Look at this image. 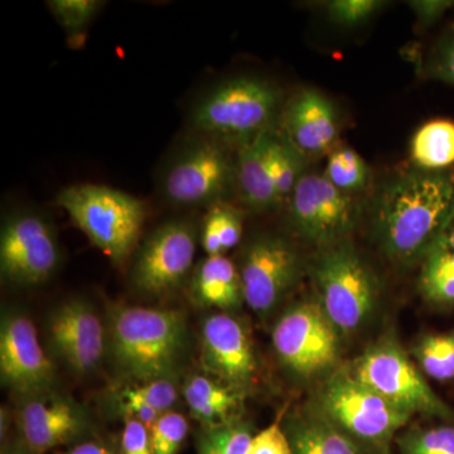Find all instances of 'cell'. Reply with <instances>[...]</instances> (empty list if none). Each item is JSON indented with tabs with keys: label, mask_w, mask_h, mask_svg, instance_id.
<instances>
[{
	"label": "cell",
	"mask_w": 454,
	"mask_h": 454,
	"mask_svg": "<svg viewBox=\"0 0 454 454\" xmlns=\"http://www.w3.org/2000/svg\"><path fill=\"white\" fill-rule=\"evenodd\" d=\"M454 208V177L417 170L389 182L378 196L373 232L387 258L411 264L435 247Z\"/></svg>",
	"instance_id": "1"
},
{
	"label": "cell",
	"mask_w": 454,
	"mask_h": 454,
	"mask_svg": "<svg viewBox=\"0 0 454 454\" xmlns=\"http://www.w3.org/2000/svg\"><path fill=\"white\" fill-rule=\"evenodd\" d=\"M107 339L114 365L136 384L176 378L190 346L186 316L155 307H114Z\"/></svg>",
	"instance_id": "2"
},
{
	"label": "cell",
	"mask_w": 454,
	"mask_h": 454,
	"mask_svg": "<svg viewBox=\"0 0 454 454\" xmlns=\"http://www.w3.org/2000/svg\"><path fill=\"white\" fill-rule=\"evenodd\" d=\"M282 104L276 83L258 76L231 77L197 98L190 113L191 131L239 148L276 129Z\"/></svg>",
	"instance_id": "3"
},
{
	"label": "cell",
	"mask_w": 454,
	"mask_h": 454,
	"mask_svg": "<svg viewBox=\"0 0 454 454\" xmlns=\"http://www.w3.org/2000/svg\"><path fill=\"white\" fill-rule=\"evenodd\" d=\"M56 203L115 265L131 258L142 240L146 205L130 193L103 184H77L62 188Z\"/></svg>",
	"instance_id": "4"
},
{
	"label": "cell",
	"mask_w": 454,
	"mask_h": 454,
	"mask_svg": "<svg viewBox=\"0 0 454 454\" xmlns=\"http://www.w3.org/2000/svg\"><path fill=\"white\" fill-rule=\"evenodd\" d=\"M236 190L235 160L229 145L191 134L170 153L158 178L164 201L177 208H208Z\"/></svg>",
	"instance_id": "5"
},
{
	"label": "cell",
	"mask_w": 454,
	"mask_h": 454,
	"mask_svg": "<svg viewBox=\"0 0 454 454\" xmlns=\"http://www.w3.org/2000/svg\"><path fill=\"white\" fill-rule=\"evenodd\" d=\"M319 304L340 333L363 327L375 309L378 291L366 262L348 244L327 247L313 265Z\"/></svg>",
	"instance_id": "6"
},
{
	"label": "cell",
	"mask_w": 454,
	"mask_h": 454,
	"mask_svg": "<svg viewBox=\"0 0 454 454\" xmlns=\"http://www.w3.org/2000/svg\"><path fill=\"white\" fill-rule=\"evenodd\" d=\"M319 413L348 437L375 447L387 446L411 417L346 372L322 387Z\"/></svg>",
	"instance_id": "7"
},
{
	"label": "cell",
	"mask_w": 454,
	"mask_h": 454,
	"mask_svg": "<svg viewBox=\"0 0 454 454\" xmlns=\"http://www.w3.org/2000/svg\"><path fill=\"white\" fill-rule=\"evenodd\" d=\"M352 375L387 403L409 415L450 419L452 409L433 391L404 349L390 340L366 349Z\"/></svg>",
	"instance_id": "8"
},
{
	"label": "cell",
	"mask_w": 454,
	"mask_h": 454,
	"mask_svg": "<svg viewBox=\"0 0 454 454\" xmlns=\"http://www.w3.org/2000/svg\"><path fill=\"white\" fill-rule=\"evenodd\" d=\"M200 230L195 221H164L140 240L131 260L130 282L140 294H167L192 276Z\"/></svg>",
	"instance_id": "9"
},
{
	"label": "cell",
	"mask_w": 454,
	"mask_h": 454,
	"mask_svg": "<svg viewBox=\"0 0 454 454\" xmlns=\"http://www.w3.org/2000/svg\"><path fill=\"white\" fill-rule=\"evenodd\" d=\"M62 262L55 226L46 215L22 208L4 217L0 230V271L16 286L49 282Z\"/></svg>",
	"instance_id": "10"
},
{
	"label": "cell",
	"mask_w": 454,
	"mask_h": 454,
	"mask_svg": "<svg viewBox=\"0 0 454 454\" xmlns=\"http://www.w3.org/2000/svg\"><path fill=\"white\" fill-rule=\"evenodd\" d=\"M339 334L319 301H304L284 310L274 325L271 340L286 369L310 378L336 363Z\"/></svg>",
	"instance_id": "11"
},
{
	"label": "cell",
	"mask_w": 454,
	"mask_h": 454,
	"mask_svg": "<svg viewBox=\"0 0 454 454\" xmlns=\"http://www.w3.org/2000/svg\"><path fill=\"white\" fill-rule=\"evenodd\" d=\"M245 303L260 318L282 304L301 276L300 254L279 235L259 234L244 247L240 264Z\"/></svg>",
	"instance_id": "12"
},
{
	"label": "cell",
	"mask_w": 454,
	"mask_h": 454,
	"mask_svg": "<svg viewBox=\"0 0 454 454\" xmlns=\"http://www.w3.org/2000/svg\"><path fill=\"white\" fill-rule=\"evenodd\" d=\"M288 205L294 231L321 247L340 244L354 229L358 216L355 199L319 175L301 176Z\"/></svg>",
	"instance_id": "13"
},
{
	"label": "cell",
	"mask_w": 454,
	"mask_h": 454,
	"mask_svg": "<svg viewBox=\"0 0 454 454\" xmlns=\"http://www.w3.org/2000/svg\"><path fill=\"white\" fill-rule=\"evenodd\" d=\"M0 373L7 387L23 396L50 391L56 367L26 313L8 310L0 325Z\"/></svg>",
	"instance_id": "14"
},
{
	"label": "cell",
	"mask_w": 454,
	"mask_h": 454,
	"mask_svg": "<svg viewBox=\"0 0 454 454\" xmlns=\"http://www.w3.org/2000/svg\"><path fill=\"white\" fill-rule=\"evenodd\" d=\"M46 333L53 354L74 373L86 375L103 363L106 327L90 301L70 298L59 303L47 317Z\"/></svg>",
	"instance_id": "15"
},
{
	"label": "cell",
	"mask_w": 454,
	"mask_h": 454,
	"mask_svg": "<svg viewBox=\"0 0 454 454\" xmlns=\"http://www.w3.org/2000/svg\"><path fill=\"white\" fill-rule=\"evenodd\" d=\"M201 364L206 375L236 390H247L255 380L258 363L253 340L231 313H212L203 321Z\"/></svg>",
	"instance_id": "16"
},
{
	"label": "cell",
	"mask_w": 454,
	"mask_h": 454,
	"mask_svg": "<svg viewBox=\"0 0 454 454\" xmlns=\"http://www.w3.org/2000/svg\"><path fill=\"white\" fill-rule=\"evenodd\" d=\"M22 443L33 453L43 454L76 438L85 428L80 406L50 391L26 396L18 411Z\"/></svg>",
	"instance_id": "17"
},
{
	"label": "cell",
	"mask_w": 454,
	"mask_h": 454,
	"mask_svg": "<svg viewBox=\"0 0 454 454\" xmlns=\"http://www.w3.org/2000/svg\"><path fill=\"white\" fill-rule=\"evenodd\" d=\"M282 133L304 157L327 153L339 138L336 110L325 95L303 90L282 113Z\"/></svg>",
	"instance_id": "18"
},
{
	"label": "cell",
	"mask_w": 454,
	"mask_h": 454,
	"mask_svg": "<svg viewBox=\"0 0 454 454\" xmlns=\"http://www.w3.org/2000/svg\"><path fill=\"white\" fill-rule=\"evenodd\" d=\"M276 130L260 134L247 145L239 146L236 153V191L245 207L254 212L270 211L279 206L270 163Z\"/></svg>",
	"instance_id": "19"
},
{
	"label": "cell",
	"mask_w": 454,
	"mask_h": 454,
	"mask_svg": "<svg viewBox=\"0 0 454 454\" xmlns=\"http://www.w3.org/2000/svg\"><path fill=\"white\" fill-rule=\"evenodd\" d=\"M190 293L197 306L230 313L245 303L240 269L226 255L206 256L191 276Z\"/></svg>",
	"instance_id": "20"
},
{
	"label": "cell",
	"mask_w": 454,
	"mask_h": 454,
	"mask_svg": "<svg viewBox=\"0 0 454 454\" xmlns=\"http://www.w3.org/2000/svg\"><path fill=\"white\" fill-rule=\"evenodd\" d=\"M182 395L192 417L203 427L239 419L243 411L244 391L236 390L208 375L190 376L182 387Z\"/></svg>",
	"instance_id": "21"
},
{
	"label": "cell",
	"mask_w": 454,
	"mask_h": 454,
	"mask_svg": "<svg viewBox=\"0 0 454 454\" xmlns=\"http://www.w3.org/2000/svg\"><path fill=\"white\" fill-rule=\"evenodd\" d=\"M286 432L294 454H360L352 439L319 411L293 418Z\"/></svg>",
	"instance_id": "22"
},
{
	"label": "cell",
	"mask_w": 454,
	"mask_h": 454,
	"mask_svg": "<svg viewBox=\"0 0 454 454\" xmlns=\"http://www.w3.org/2000/svg\"><path fill=\"white\" fill-rule=\"evenodd\" d=\"M411 160L423 170L439 172L454 163V122L438 119L424 124L411 145Z\"/></svg>",
	"instance_id": "23"
},
{
	"label": "cell",
	"mask_w": 454,
	"mask_h": 454,
	"mask_svg": "<svg viewBox=\"0 0 454 454\" xmlns=\"http://www.w3.org/2000/svg\"><path fill=\"white\" fill-rule=\"evenodd\" d=\"M243 212L229 202L215 203L207 208L200 230V243L207 256L225 255L243 238Z\"/></svg>",
	"instance_id": "24"
},
{
	"label": "cell",
	"mask_w": 454,
	"mask_h": 454,
	"mask_svg": "<svg viewBox=\"0 0 454 454\" xmlns=\"http://www.w3.org/2000/svg\"><path fill=\"white\" fill-rule=\"evenodd\" d=\"M420 291L429 301L441 306L454 304V252L434 247L424 258Z\"/></svg>",
	"instance_id": "25"
},
{
	"label": "cell",
	"mask_w": 454,
	"mask_h": 454,
	"mask_svg": "<svg viewBox=\"0 0 454 454\" xmlns=\"http://www.w3.org/2000/svg\"><path fill=\"white\" fill-rule=\"evenodd\" d=\"M303 158L304 155L286 139L282 131L276 130L271 145L270 163L279 205L289 201L303 176Z\"/></svg>",
	"instance_id": "26"
},
{
	"label": "cell",
	"mask_w": 454,
	"mask_h": 454,
	"mask_svg": "<svg viewBox=\"0 0 454 454\" xmlns=\"http://www.w3.org/2000/svg\"><path fill=\"white\" fill-rule=\"evenodd\" d=\"M413 354L429 378L437 381L454 379V333L427 334L418 340Z\"/></svg>",
	"instance_id": "27"
},
{
	"label": "cell",
	"mask_w": 454,
	"mask_h": 454,
	"mask_svg": "<svg viewBox=\"0 0 454 454\" xmlns=\"http://www.w3.org/2000/svg\"><path fill=\"white\" fill-rule=\"evenodd\" d=\"M254 435L250 424L240 418L205 427L199 441V454H247Z\"/></svg>",
	"instance_id": "28"
},
{
	"label": "cell",
	"mask_w": 454,
	"mask_h": 454,
	"mask_svg": "<svg viewBox=\"0 0 454 454\" xmlns=\"http://www.w3.org/2000/svg\"><path fill=\"white\" fill-rule=\"evenodd\" d=\"M325 177L342 192H360L365 190L370 179L369 166L364 158L349 148H339L328 158Z\"/></svg>",
	"instance_id": "29"
},
{
	"label": "cell",
	"mask_w": 454,
	"mask_h": 454,
	"mask_svg": "<svg viewBox=\"0 0 454 454\" xmlns=\"http://www.w3.org/2000/svg\"><path fill=\"white\" fill-rule=\"evenodd\" d=\"M106 5L100 0H49L47 8L70 37H82Z\"/></svg>",
	"instance_id": "30"
},
{
	"label": "cell",
	"mask_w": 454,
	"mask_h": 454,
	"mask_svg": "<svg viewBox=\"0 0 454 454\" xmlns=\"http://www.w3.org/2000/svg\"><path fill=\"white\" fill-rule=\"evenodd\" d=\"M403 454H454V427L413 429L399 438Z\"/></svg>",
	"instance_id": "31"
},
{
	"label": "cell",
	"mask_w": 454,
	"mask_h": 454,
	"mask_svg": "<svg viewBox=\"0 0 454 454\" xmlns=\"http://www.w3.org/2000/svg\"><path fill=\"white\" fill-rule=\"evenodd\" d=\"M153 454H177L190 432V423L184 414L168 411L149 429Z\"/></svg>",
	"instance_id": "32"
},
{
	"label": "cell",
	"mask_w": 454,
	"mask_h": 454,
	"mask_svg": "<svg viewBox=\"0 0 454 454\" xmlns=\"http://www.w3.org/2000/svg\"><path fill=\"white\" fill-rule=\"evenodd\" d=\"M382 5L379 0H333L325 4V11L336 25L355 27L369 20Z\"/></svg>",
	"instance_id": "33"
},
{
	"label": "cell",
	"mask_w": 454,
	"mask_h": 454,
	"mask_svg": "<svg viewBox=\"0 0 454 454\" xmlns=\"http://www.w3.org/2000/svg\"><path fill=\"white\" fill-rule=\"evenodd\" d=\"M137 395L142 397L149 405L153 406L160 414L175 411L178 403L179 389L175 378L157 379L145 382H138L129 387Z\"/></svg>",
	"instance_id": "34"
},
{
	"label": "cell",
	"mask_w": 454,
	"mask_h": 454,
	"mask_svg": "<svg viewBox=\"0 0 454 454\" xmlns=\"http://www.w3.org/2000/svg\"><path fill=\"white\" fill-rule=\"evenodd\" d=\"M247 454H294L280 422H274L254 435Z\"/></svg>",
	"instance_id": "35"
},
{
	"label": "cell",
	"mask_w": 454,
	"mask_h": 454,
	"mask_svg": "<svg viewBox=\"0 0 454 454\" xmlns=\"http://www.w3.org/2000/svg\"><path fill=\"white\" fill-rule=\"evenodd\" d=\"M427 68L430 76L454 85V31L435 47Z\"/></svg>",
	"instance_id": "36"
},
{
	"label": "cell",
	"mask_w": 454,
	"mask_h": 454,
	"mask_svg": "<svg viewBox=\"0 0 454 454\" xmlns=\"http://www.w3.org/2000/svg\"><path fill=\"white\" fill-rule=\"evenodd\" d=\"M121 454H153L151 432L133 418H127L122 428Z\"/></svg>",
	"instance_id": "37"
},
{
	"label": "cell",
	"mask_w": 454,
	"mask_h": 454,
	"mask_svg": "<svg viewBox=\"0 0 454 454\" xmlns=\"http://www.w3.org/2000/svg\"><path fill=\"white\" fill-rule=\"evenodd\" d=\"M121 396L122 411L127 414V418L139 420L148 429H151L162 415L160 411H155L153 406L145 402L142 397L137 395L129 387H125Z\"/></svg>",
	"instance_id": "38"
},
{
	"label": "cell",
	"mask_w": 454,
	"mask_h": 454,
	"mask_svg": "<svg viewBox=\"0 0 454 454\" xmlns=\"http://www.w3.org/2000/svg\"><path fill=\"white\" fill-rule=\"evenodd\" d=\"M454 4L453 2H439V0H420V2H411V8L413 9L415 16L420 26L432 25L433 22L442 17V14Z\"/></svg>",
	"instance_id": "39"
},
{
	"label": "cell",
	"mask_w": 454,
	"mask_h": 454,
	"mask_svg": "<svg viewBox=\"0 0 454 454\" xmlns=\"http://www.w3.org/2000/svg\"><path fill=\"white\" fill-rule=\"evenodd\" d=\"M61 454H114L113 450L106 444L98 441L83 442Z\"/></svg>",
	"instance_id": "40"
},
{
	"label": "cell",
	"mask_w": 454,
	"mask_h": 454,
	"mask_svg": "<svg viewBox=\"0 0 454 454\" xmlns=\"http://www.w3.org/2000/svg\"><path fill=\"white\" fill-rule=\"evenodd\" d=\"M435 247H446V249L453 250L454 252V208L450 219L447 220L446 225L442 230Z\"/></svg>",
	"instance_id": "41"
},
{
	"label": "cell",
	"mask_w": 454,
	"mask_h": 454,
	"mask_svg": "<svg viewBox=\"0 0 454 454\" xmlns=\"http://www.w3.org/2000/svg\"><path fill=\"white\" fill-rule=\"evenodd\" d=\"M3 454H35L33 453L25 443L13 444V446L8 447Z\"/></svg>",
	"instance_id": "42"
}]
</instances>
